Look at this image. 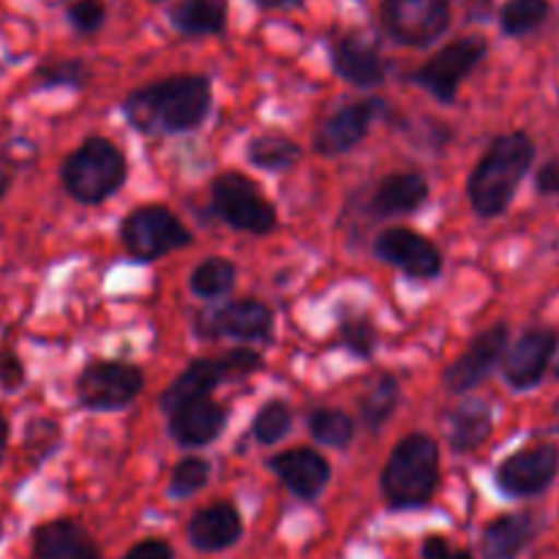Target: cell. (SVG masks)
I'll list each match as a JSON object with an SVG mask.
<instances>
[{"label":"cell","instance_id":"cell-31","mask_svg":"<svg viewBox=\"0 0 559 559\" xmlns=\"http://www.w3.org/2000/svg\"><path fill=\"white\" fill-rule=\"evenodd\" d=\"M289 429H293V409L282 399L262 404V409L251 420V437L260 445H276L278 440L289 435Z\"/></svg>","mask_w":559,"mask_h":559},{"label":"cell","instance_id":"cell-22","mask_svg":"<svg viewBox=\"0 0 559 559\" xmlns=\"http://www.w3.org/2000/svg\"><path fill=\"white\" fill-rule=\"evenodd\" d=\"M429 200V180L420 173H396L388 175L377 183L369 200V213L374 218L407 216L418 211Z\"/></svg>","mask_w":559,"mask_h":559},{"label":"cell","instance_id":"cell-23","mask_svg":"<svg viewBox=\"0 0 559 559\" xmlns=\"http://www.w3.org/2000/svg\"><path fill=\"white\" fill-rule=\"evenodd\" d=\"M538 535V519L533 513H508L484 530V559H516Z\"/></svg>","mask_w":559,"mask_h":559},{"label":"cell","instance_id":"cell-44","mask_svg":"<svg viewBox=\"0 0 559 559\" xmlns=\"http://www.w3.org/2000/svg\"><path fill=\"white\" fill-rule=\"evenodd\" d=\"M559 409V407H557ZM557 429H559V420H557Z\"/></svg>","mask_w":559,"mask_h":559},{"label":"cell","instance_id":"cell-40","mask_svg":"<svg viewBox=\"0 0 559 559\" xmlns=\"http://www.w3.org/2000/svg\"><path fill=\"white\" fill-rule=\"evenodd\" d=\"M251 3L262 11H293L304 9L306 0H251Z\"/></svg>","mask_w":559,"mask_h":559},{"label":"cell","instance_id":"cell-2","mask_svg":"<svg viewBox=\"0 0 559 559\" xmlns=\"http://www.w3.org/2000/svg\"><path fill=\"white\" fill-rule=\"evenodd\" d=\"M535 164V142L524 131L502 134L486 147L469 173L467 197L480 218H497L511 207L519 186Z\"/></svg>","mask_w":559,"mask_h":559},{"label":"cell","instance_id":"cell-11","mask_svg":"<svg viewBox=\"0 0 559 559\" xmlns=\"http://www.w3.org/2000/svg\"><path fill=\"white\" fill-rule=\"evenodd\" d=\"M559 475V448L551 442L530 445L508 456L497 467L495 484L497 489L513 500L524 497H538L549 489Z\"/></svg>","mask_w":559,"mask_h":559},{"label":"cell","instance_id":"cell-19","mask_svg":"<svg viewBox=\"0 0 559 559\" xmlns=\"http://www.w3.org/2000/svg\"><path fill=\"white\" fill-rule=\"evenodd\" d=\"M169 418V435L178 445L183 448H205L213 440H218V435L227 426V409L222 404L213 402L211 396L197 399V402L183 404L175 413L167 415Z\"/></svg>","mask_w":559,"mask_h":559},{"label":"cell","instance_id":"cell-16","mask_svg":"<svg viewBox=\"0 0 559 559\" xmlns=\"http://www.w3.org/2000/svg\"><path fill=\"white\" fill-rule=\"evenodd\" d=\"M385 112L382 98H358L347 107L336 109L328 120H322L320 129L314 131V151L322 156H342L349 153L366 134L371 123Z\"/></svg>","mask_w":559,"mask_h":559},{"label":"cell","instance_id":"cell-29","mask_svg":"<svg viewBox=\"0 0 559 559\" xmlns=\"http://www.w3.org/2000/svg\"><path fill=\"white\" fill-rule=\"evenodd\" d=\"M399 404V382L393 374H377L374 380L366 385L364 399H360V415H364L366 426L371 431L380 429L388 418L393 415Z\"/></svg>","mask_w":559,"mask_h":559},{"label":"cell","instance_id":"cell-41","mask_svg":"<svg viewBox=\"0 0 559 559\" xmlns=\"http://www.w3.org/2000/svg\"><path fill=\"white\" fill-rule=\"evenodd\" d=\"M5 442H9V420H5L3 413H0V459H3Z\"/></svg>","mask_w":559,"mask_h":559},{"label":"cell","instance_id":"cell-10","mask_svg":"<svg viewBox=\"0 0 559 559\" xmlns=\"http://www.w3.org/2000/svg\"><path fill=\"white\" fill-rule=\"evenodd\" d=\"M453 0H382L380 20L402 47L424 49L451 27Z\"/></svg>","mask_w":559,"mask_h":559},{"label":"cell","instance_id":"cell-6","mask_svg":"<svg viewBox=\"0 0 559 559\" xmlns=\"http://www.w3.org/2000/svg\"><path fill=\"white\" fill-rule=\"evenodd\" d=\"M120 240L126 251L140 262L162 260L164 254L186 249L194 240L183 222L164 205L134 207L120 224Z\"/></svg>","mask_w":559,"mask_h":559},{"label":"cell","instance_id":"cell-27","mask_svg":"<svg viewBox=\"0 0 559 559\" xmlns=\"http://www.w3.org/2000/svg\"><path fill=\"white\" fill-rule=\"evenodd\" d=\"M235 282H238V267L227 257H207L189 276L191 293L205 300H216L229 295L235 289Z\"/></svg>","mask_w":559,"mask_h":559},{"label":"cell","instance_id":"cell-35","mask_svg":"<svg viewBox=\"0 0 559 559\" xmlns=\"http://www.w3.org/2000/svg\"><path fill=\"white\" fill-rule=\"evenodd\" d=\"M71 27L82 36H91V33L102 31L104 20H107V5L102 0H74V3L66 9Z\"/></svg>","mask_w":559,"mask_h":559},{"label":"cell","instance_id":"cell-33","mask_svg":"<svg viewBox=\"0 0 559 559\" xmlns=\"http://www.w3.org/2000/svg\"><path fill=\"white\" fill-rule=\"evenodd\" d=\"M207 480H211V464L200 456H189L175 464L167 491L173 500H189L191 495L205 489Z\"/></svg>","mask_w":559,"mask_h":559},{"label":"cell","instance_id":"cell-39","mask_svg":"<svg viewBox=\"0 0 559 559\" xmlns=\"http://www.w3.org/2000/svg\"><path fill=\"white\" fill-rule=\"evenodd\" d=\"M22 380H25V369H22L20 358H14V355H0V385L5 388V391H14V388L22 385Z\"/></svg>","mask_w":559,"mask_h":559},{"label":"cell","instance_id":"cell-45","mask_svg":"<svg viewBox=\"0 0 559 559\" xmlns=\"http://www.w3.org/2000/svg\"><path fill=\"white\" fill-rule=\"evenodd\" d=\"M153 3H158V0H153Z\"/></svg>","mask_w":559,"mask_h":559},{"label":"cell","instance_id":"cell-9","mask_svg":"<svg viewBox=\"0 0 559 559\" xmlns=\"http://www.w3.org/2000/svg\"><path fill=\"white\" fill-rule=\"evenodd\" d=\"M145 388V374L123 360H91L76 377V399L93 413H115L134 402Z\"/></svg>","mask_w":559,"mask_h":559},{"label":"cell","instance_id":"cell-4","mask_svg":"<svg viewBox=\"0 0 559 559\" xmlns=\"http://www.w3.org/2000/svg\"><path fill=\"white\" fill-rule=\"evenodd\" d=\"M129 178L123 151L107 136H87L60 167L63 189L82 205H98L109 200Z\"/></svg>","mask_w":559,"mask_h":559},{"label":"cell","instance_id":"cell-26","mask_svg":"<svg viewBox=\"0 0 559 559\" xmlns=\"http://www.w3.org/2000/svg\"><path fill=\"white\" fill-rule=\"evenodd\" d=\"M249 164H254L257 169H265V173H287L289 167H295L300 158L298 142L289 140L284 134H260L249 142Z\"/></svg>","mask_w":559,"mask_h":559},{"label":"cell","instance_id":"cell-12","mask_svg":"<svg viewBox=\"0 0 559 559\" xmlns=\"http://www.w3.org/2000/svg\"><path fill=\"white\" fill-rule=\"evenodd\" d=\"M273 331L271 306L257 298L233 300L202 311L197 333L205 338H235V342H262Z\"/></svg>","mask_w":559,"mask_h":559},{"label":"cell","instance_id":"cell-24","mask_svg":"<svg viewBox=\"0 0 559 559\" xmlns=\"http://www.w3.org/2000/svg\"><path fill=\"white\" fill-rule=\"evenodd\" d=\"M495 431V413L486 402H464L451 413V424H448V445L453 453L464 456L484 445Z\"/></svg>","mask_w":559,"mask_h":559},{"label":"cell","instance_id":"cell-18","mask_svg":"<svg viewBox=\"0 0 559 559\" xmlns=\"http://www.w3.org/2000/svg\"><path fill=\"white\" fill-rule=\"evenodd\" d=\"M276 478L293 491L298 500H317L331 484V462L311 448H293L271 459Z\"/></svg>","mask_w":559,"mask_h":559},{"label":"cell","instance_id":"cell-28","mask_svg":"<svg viewBox=\"0 0 559 559\" xmlns=\"http://www.w3.org/2000/svg\"><path fill=\"white\" fill-rule=\"evenodd\" d=\"M551 14L549 0H506L500 9V27L506 36L524 38L538 31Z\"/></svg>","mask_w":559,"mask_h":559},{"label":"cell","instance_id":"cell-43","mask_svg":"<svg viewBox=\"0 0 559 559\" xmlns=\"http://www.w3.org/2000/svg\"><path fill=\"white\" fill-rule=\"evenodd\" d=\"M551 366H555V377L559 380V342H557V349H555V358H551Z\"/></svg>","mask_w":559,"mask_h":559},{"label":"cell","instance_id":"cell-5","mask_svg":"<svg viewBox=\"0 0 559 559\" xmlns=\"http://www.w3.org/2000/svg\"><path fill=\"white\" fill-rule=\"evenodd\" d=\"M262 366V358L254 349L238 347L233 353L222 355V358H200L191 360L167 388H164L162 399V413H175L183 404L197 402V399H205L216 391L222 382L227 380H240V377L254 374Z\"/></svg>","mask_w":559,"mask_h":559},{"label":"cell","instance_id":"cell-34","mask_svg":"<svg viewBox=\"0 0 559 559\" xmlns=\"http://www.w3.org/2000/svg\"><path fill=\"white\" fill-rule=\"evenodd\" d=\"M338 331H342V342L349 353L358 355V358H371V355H374L377 328L374 322H371V317L347 314L342 320V325H338Z\"/></svg>","mask_w":559,"mask_h":559},{"label":"cell","instance_id":"cell-13","mask_svg":"<svg viewBox=\"0 0 559 559\" xmlns=\"http://www.w3.org/2000/svg\"><path fill=\"white\" fill-rule=\"evenodd\" d=\"M508 342H511V328L506 322H497V325L486 328L484 333L469 342V347L453 360L451 366L442 374V382L451 393H469L473 388H478L491 371L497 369V364L506 355Z\"/></svg>","mask_w":559,"mask_h":559},{"label":"cell","instance_id":"cell-25","mask_svg":"<svg viewBox=\"0 0 559 559\" xmlns=\"http://www.w3.org/2000/svg\"><path fill=\"white\" fill-rule=\"evenodd\" d=\"M169 22L183 36H216L227 27V5L224 0H178Z\"/></svg>","mask_w":559,"mask_h":559},{"label":"cell","instance_id":"cell-30","mask_svg":"<svg viewBox=\"0 0 559 559\" xmlns=\"http://www.w3.org/2000/svg\"><path fill=\"white\" fill-rule=\"evenodd\" d=\"M309 431L322 445L344 451L355 440V420L347 413H342V409L322 407L309 415Z\"/></svg>","mask_w":559,"mask_h":559},{"label":"cell","instance_id":"cell-7","mask_svg":"<svg viewBox=\"0 0 559 559\" xmlns=\"http://www.w3.org/2000/svg\"><path fill=\"white\" fill-rule=\"evenodd\" d=\"M211 205L222 222L251 235L276 229V207L265 200L260 186L240 173H222L211 183Z\"/></svg>","mask_w":559,"mask_h":559},{"label":"cell","instance_id":"cell-1","mask_svg":"<svg viewBox=\"0 0 559 559\" xmlns=\"http://www.w3.org/2000/svg\"><path fill=\"white\" fill-rule=\"evenodd\" d=\"M211 109V80L178 74L129 93L123 115L140 134H186L200 129Z\"/></svg>","mask_w":559,"mask_h":559},{"label":"cell","instance_id":"cell-8","mask_svg":"<svg viewBox=\"0 0 559 559\" xmlns=\"http://www.w3.org/2000/svg\"><path fill=\"white\" fill-rule=\"evenodd\" d=\"M486 52H489V41L484 36L456 38V41L445 44L440 52L431 55V60H426L415 71L413 82L418 87H424L426 93H431L440 104H453L462 82L478 69Z\"/></svg>","mask_w":559,"mask_h":559},{"label":"cell","instance_id":"cell-20","mask_svg":"<svg viewBox=\"0 0 559 559\" xmlns=\"http://www.w3.org/2000/svg\"><path fill=\"white\" fill-rule=\"evenodd\" d=\"M243 535V519L233 502H216L197 511L189 522V544L197 551L216 555L235 546Z\"/></svg>","mask_w":559,"mask_h":559},{"label":"cell","instance_id":"cell-3","mask_svg":"<svg viewBox=\"0 0 559 559\" xmlns=\"http://www.w3.org/2000/svg\"><path fill=\"white\" fill-rule=\"evenodd\" d=\"M380 486L393 511L429 506L440 489V445L429 435L404 437L391 451Z\"/></svg>","mask_w":559,"mask_h":559},{"label":"cell","instance_id":"cell-32","mask_svg":"<svg viewBox=\"0 0 559 559\" xmlns=\"http://www.w3.org/2000/svg\"><path fill=\"white\" fill-rule=\"evenodd\" d=\"M87 80H91V69L80 58L49 60L36 69L38 87H85Z\"/></svg>","mask_w":559,"mask_h":559},{"label":"cell","instance_id":"cell-38","mask_svg":"<svg viewBox=\"0 0 559 559\" xmlns=\"http://www.w3.org/2000/svg\"><path fill=\"white\" fill-rule=\"evenodd\" d=\"M424 559H473V555L464 549H451L445 538L431 535V538L424 540Z\"/></svg>","mask_w":559,"mask_h":559},{"label":"cell","instance_id":"cell-15","mask_svg":"<svg viewBox=\"0 0 559 559\" xmlns=\"http://www.w3.org/2000/svg\"><path fill=\"white\" fill-rule=\"evenodd\" d=\"M374 254L409 278H437L442 271L440 249L426 235L407 227H393L377 235Z\"/></svg>","mask_w":559,"mask_h":559},{"label":"cell","instance_id":"cell-42","mask_svg":"<svg viewBox=\"0 0 559 559\" xmlns=\"http://www.w3.org/2000/svg\"><path fill=\"white\" fill-rule=\"evenodd\" d=\"M9 183H11V175L5 173L3 167H0V197L5 194V189H9Z\"/></svg>","mask_w":559,"mask_h":559},{"label":"cell","instance_id":"cell-37","mask_svg":"<svg viewBox=\"0 0 559 559\" xmlns=\"http://www.w3.org/2000/svg\"><path fill=\"white\" fill-rule=\"evenodd\" d=\"M535 189L540 197H559V158H549L535 173Z\"/></svg>","mask_w":559,"mask_h":559},{"label":"cell","instance_id":"cell-17","mask_svg":"<svg viewBox=\"0 0 559 559\" xmlns=\"http://www.w3.org/2000/svg\"><path fill=\"white\" fill-rule=\"evenodd\" d=\"M333 71L355 87H377L385 82V60L374 41L360 33H344L331 44Z\"/></svg>","mask_w":559,"mask_h":559},{"label":"cell","instance_id":"cell-36","mask_svg":"<svg viewBox=\"0 0 559 559\" xmlns=\"http://www.w3.org/2000/svg\"><path fill=\"white\" fill-rule=\"evenodd\" d=\"M123 559H175V551L173 546L164 544V540L147 538V540H140L136 546H131Z\"/></svg>","mask_w":559,"mask_h":559},{"label":"cell","instance_id":"cell-21","mask_svg":"<svg viewBox=\"0 0 559 559\" xmlns=\"http://www.w3.org/2000/svg\"><path fill=\"white\" fill-rule=\"evenodd\" d=\"M33 557L36 559H102L96 540L71 519H55L33 533Z\"/></svg>","mask_w":559,"mask_h":559},{"label":"cell","instance_id":"cell-14","mask_svg":"<svg viewBox=\"0 0 559 559\" xmlns=\"http://www.w3.org/2000/svg\"><path fill=\"white\" fill-rule=\"evenodd\" d=\"M559 336L551 328H530L502 355V377L513 391H533L549 374Z\"/></svg>","mask_w":559,"mask_h":559}]
</instances>
